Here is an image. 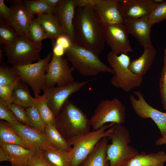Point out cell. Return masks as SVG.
Here are the masks:
<instances>
[{
  "mask_svg": "<svg viewBox=\"0 0 166 166\" xmlns=\"http://www.w3.org/2000/svg\"><path fill=\"white\" fill-rule=\"evenodd\" d=\"M73 43L99 56L106 42L105 26L93 6L76 7Z\"/></svg>",
  "mask_w": 166,
  "mask_h": 166,
  "instance_id": "obj_1",
  "label": "cell"
},
{
  "mask_svg": "<svg viewBox=\"0 0 166 166\" xmlns=\"http://www.w3.org/2000/svg\"><path fill=\"white\" fill-rule=\"evenodd\" d=\"M56 128L67 142L90 131V119L83 111L68 99L56 116Z\"/></svg>",
  "mask_w": 166,
  "mask_h": 166,
  "instance_id": "obj_2",
  "label": "cell"
},
{
  "mask_svg": "<svg viewBox=\"0 0 166 166\" xmlns=\"http://www.w3.org/2000/svg\"><path fill=\"white\" fill-rule=\"evenodd\" d=\"M111 144H108L107 158L110 166L126 165L139 153L129 145L131 138L128 129L122 124H115L113 129L107 137Z\"/></svg>",
  "mask_w": 166,
  "mask_h": 166,
  "instance_id": "obj_3",
  "label": "cell"
},
{
  "mask_svg": "<svg viewBox=\"0 0 166 166\" xmlns=\"http://www.w3.org/2000/svg\"><path fill=\"white\" fill-rule=\"evenodd\" d=\"M66 59L75 70L85 76H94L102 73L114 75L113 69L103 62L93 52L73 43L66 50Z\"/></svg>",
  "mask_w": 166,
  "mask_h": 166,
  "instance_id": "obj_4",
  "label": "cell"
},
{
  "mask_svg": "<svg viewBox=\"0 0 166 166\" xmlns=\"http://www.w3.org/2000/svg\"><path fill=\"white\" fill-rule=\"evenodd\" d=\"M114 123L105 124L100 128L90 131L68 142L72 148L69 152V166H79L104 137H108L113 129Z\"/></svg>",
  "mask_w": 166,
  "mask_h": 166,
  "instance_id": "obj_5",
  "label": "cell"
},
{
  "mask_svg": "<svg viewBox=\"0 0 166 166\" xmlns=\"http://www.w3.org/2000/svg\"><path fill=\"white\" fill-rule=\"evenodd\" d=\"M106 58L114 73L110 81L113 86L128 92L141 85L143 77L135 74L130 70V59L128 55L124 53L117 55L110 51Z\"/></svg>",
  "mask_w": 166,
  "mask_h": 166,
  "instance_id": "obj_6",
  "label": "cell"
},
{
  "mask_svg": "<svg viewBox=\"0 0 166 166\" xmlns=\"http://www.w3.org/2000/svg\"><path fill=\"white\" fill-rule=\"evenodd\" d=\"M41 49L28 35H19L15 43L11 45L4 46L3 50L8 63L12 65H24L41 59Z\"/></svg>",
  "mask_w": 166,
  "mask_h": 166,
  "instance_id": "obj_7",
  "label": "cell"
},
{
  "mask_svg": "<svg viewBox=\"0 0 166 166\" xmlns=\"http://www.w3.org/2000/svg\"><path fill=\"white\" fill-rule=\"evenodd\" d=\"M126 110L121 101L117 98L102 100L90 119L91 127L96 130L107 123L122 124L125 122Z\"/></svg>",
  "mask_w": 166,
  "mask_h": 166,
  "instance_id": "obj_8",
  "label": "cell"
},
{
  "mask_svg": "<svg viewBox=\"0 0 166 166\" xmlns=\"http://www.w3.org/2000/svg\"><path fill=\"white\" fill-rule=\"evenodd\" d=\"M53 56L49 53L45 58L37 62L24 65L13 67L19 75L21 80L29 86L35 98L40 96L46 80V70Z\"/></svg>",
  "mask_w": 166,
  "mask_h": 166,
  "instance_id": "obj_9",
  "label": "cell"
},
{
  "mask_svg": "<svg viewBox=\"0 0 166 166\" xmlns=\"http://www.w3.org/2000/svg\"><path fill=\"white\" fill-rule=\"evenodd\" d=\"M66 58L53 54L46 70V80L44 87L51 88L64 85L74 81L70 66Z\"/></svg>",
  "mask_w": 166,
  "mask_h": 166,
  "instance_id": "obj_10",
  "label": "cell"
},
{
  "mask_svg": "<svg viewBox=\"0 0 166 166\" xmlns=\"http://www.w3.org/2000/svg\"><path fill=\"white\" fill-rule=\"evenodd\" d=\"M93 80L74 81L64 85L51 88L44 87L42 90L46 94L48 105L55 116L70 96L80 91Z\"/></svg>",
  "mask_w": 166,
  "mask_h": 166,
  "instance_id": "obj_11",
  "label": "cell"
},
{
  "mask_svg": "<svg viewBox=\"0 0 166 166\" xmlns=\"http://www.w3.org/2000/svg\"><path fill=\"white\" fill-rule=\"evenodd\" d=\"M133 93L138 98L132 94L129 95V98L135 113L141 118L151 119L158 127L161 136H166V113L160 111L149 105L140 91H134Z\"/></svg>",
  "mask_w": 166,
  "mask_h": 166,
  "instance_id": "obj_12",
  "label": "cell"
},
{
  "mask_svg": "<svg viewBox=\"0 0 166 166\" xmlns=\"http://www.w3.org/2000/svg\"><path fill=\"white\" fill-rule=\"evenodd\" d=\"M0 146V161H9L12 166H30L39 150L15 144Z\"/></svg>",
  "mask_w": 166,
  "mask_h": 166,
  "instance_id": "obj_13",
  "label": "cell"
},
{
  "mask_svg": "<svg viewBox=\"0 0 166 166\" xmlns=\"http://www.w3.org/2000/svg\"><path fill=\"white\" fill-rule=\"evenodd\" d=\"M106 41L117 55L133 52L128 34L123 23L105 26Z\"/></svg>",
  "mask_w": 166,
  "mask_h": 166,
  "instance_id": "obj_14",
  "label": "cell"
},
{
  "mask_svg": "<svg viewBox=\"0 0 166 166\" xmlns=\"http://www.w3.org/2000/svg\"><path fill=\"white\" fill-rule=\"evenodd\" d=\"M159 3L152 0H119V9L123 19L148 16Z\"/></svg>",
  "mask_w": 166,
  "mask_h": 166,
  "instance_id": "obj_15",
  "label": "cell"
},
{
  "mask_svg": "<svg viewBox=\"0 0 166 166\" xmlns=\"http://www.w3.org/2000/svg\"><path fill=\"white\" fill-rule=\"evenodd\" d=\"M11 13L7 25L11 26L18 35H28L33 17L23 3L22 0L10 1Z\"/></svg>",
  "mask_w": 166,
  "mask_h": 166,
  "instance_id": "obj_16",
  "label": "cell"
},
{
  "mask_svg": "<svg viewBox=\"0 0 166 166\" xmlns=\"http://www.w3.org/2000/svg\"><path fill=\"white\" fill-rule=\"evenodd\" d=\"M148 16L123 19V24L128 34L134 37L144 48L152 45L150 37L152 25L149 22Z\"/></svg>",
  "mask_w": 166,
  "mask_h": 166,
  "instance_id": "obj_17",
  "label": "cell"
},
{
  "mask_svg": "<svg viewBox=\"0 0 166 166\" xmlns=\"http://www.w3.org/2000/svg\"><path fill=\"white\" fill-rule=\"evenodd\" d=\"M7 123L22 139L34 148L43 150L52 146L47 141L45 134L34 128L20 122L13 124Z\"/></svg>",
  "mask_w": 166,
  "mask_h": 166,
  "instance_id": "obj_18",
  "label": "cell"
},
{
  "mask_svg": "<svg viewBox=\"0 0 166 166\" xmlns=\"http://www.w3.org/2000/svg\"><path fill=\"white\" fill-rule=\"evenodd\" d=\"M119 0H96L93 7L105 26L123 23Z\"/></svg>",
  "mask_w": 166,
  "mask_h": 166,
  "instance_id": "obj_19",
  "label": "cell"
},
{
  "mask_svg": "<svg viewBox=\"0 0 166 166\" xmlns=\"http://www.w3.org/2000/svg\"><path fill=\"white\" fill-rule=\"evenodd\" d=\"M76 7L74 0H62L54 14L59 20L65 34L74 41L73 22Z\"/></svg>",
  "mask_w": 166,
  "mask_h": 166,
  "instance_id": "obj_20",
  "label": "cell"
},
{
  "mask_svg": "<svg viewBox=\"0 0 166 166\" xmlns=\"http://www.w3.org/2000/svg\"><path fill=\"white\" fill-rule=\"evenodd\" d=\"M142 54L137 58L130 61V70L134 73L143 77L150 69L154 62L156 51L153 45L146 47Z\"/></svg>",
  "mask_w": 166,
  "mask_h": 166,
  "instance_id": "obj_21",
  "label": "cell"
},
{
  "mask_svg": "<svg viewBox=\"0 0 166 166\" xmlns=\"http://www.w3.org/2000/svg\"><path fill=\"white\" fill-rule=\"evenodd\" d=\"M108 141L107 137L101 139L79 166H110L107 155Z\"/></svg>",
  "mask_w": 166,
  "mask_h": 166,
  "instance_id": "obj_22",
  "label": "cell"
},
{
  "mask_svg": "<svg viewBox=\"0 0 166 166\" xmlns=\"http://www.w3.org/2000/svg\"><path fill=\"white\" fill-rule=\"evenodd\" d=\"M35 19L42 25L49 38L54 40L65 34L59 20L54 14L38 15Z\"/></svg>",
  "mask_w": 166,
  "mask_h": 166,
  "instance_id": "obj_23",
  "label": "cell"
},
{
  "mask_svg": "<svg viewBox=\"0 0 166 166\" xmlns=\"http://www.w3.org/2000/svg\"><path fill=\"white\" fill-rule=\"evenodd\" d=\"M166 163V153L161 151L146 154L142 152L132 158L126 166H164Z\"/></svg>",
  "mask_w": 166,
  "mask_h": 166,
  "instance_id": "obj_24",
  "label": "cell"
},
{
  "mask_svg": "<svg viewBox=\"0 0 166 166\" xmlns=\"http://www.w3.org/2000/svg\"><path fill=\"white\" fill-rule=\"evenodd\" d=\"M2 144H15L27 149H35L22 139L6 122L2 121L0 122V145Z\"/></svg>",
  "mask_w": 166,
  "mask_h": 166,
  "instance_id": "obj_25",
  "label": "cell"
},
{
  "mask_svg": "<svg viewBox=\"0 0 166 166\" xmlns=\"http://www.w3.org/2000/svg\"><path fill=\"white\" fill-rule=\"evenodd\" d=\"M28 85L21 80L14 86L11 94L12 103L25 109L33 105Z\"/></svg>",
  "mask_w": 166,
  "mask_h": 166,
  "instance_id": "obj_26",
  "label": "cell"
},
{
  "mask_svg": "<svg viewBox=\"0 0 166 166\" xmlns=\"http://www.w3.org/2000/svg\"><path fill=\"white\" fill-rule=\"evenodd\" d=\"M45 159L53 166H69V152L48 146L42 150Z\"/></svg>",
  "mask_w": 166,
  "mask_h": 166,
  "instance_id": "obj_27",
  "label": "cell"
},
{
  "mask_svg": "<svg viewBox=\"0 0 166 166\" xmlns=\"http://www.w3.org/2000/svg\"><path fill=\"white\" fill-rule=\"evenodd\" d=\"M31 99L45 125L54 124L56 116L48 105L45 94L44 93L37 98L32 96Z\"/></svg>",
  "mask_w": 166,
  "mask_h": 166,
  "instance_id": "obj_28",
  "label": "cell"
},
{
  "mask_svg": "<svg viewBox=\"0 0 166 166\" xmlns=\"http://www.w3.org/2000/svg\"><path fill=\"white\" fill-rule=\"evenodd\" d=\"M47 140L52 146L57 148L70 151L72 147L69 145L67 142L58 131L54 124L46 126L45 133Z\"/></svg>",
  "mask_w": 166,
  "mask_h": 166,
  "instance_id": "obj_29",
  "label": "cell"
},
{
  "mask_svg": "<svg viewBox=\"0 0 166 166\" xmlns=\"http://www.w3.org/2000/svg\"><path fill=\"white\" fill-rule=\"evenodd\" d=\"M23 2L33 16L35 14H54L56 7L50 6L42 0H25Z\"/></svg>",
  "mask_w": 166,
  "mask_h": 166,
  "instance_id": "obj_30",
  "label": "cell"
},
{
  "mask_svg": "<svg viewBox=\"0 0 166 166\" xmlns=\"http://www.w3.org/2000/svg\"><path fill=\"white\" fill-rule=\"evenodd\" d=\"M28 35L34 43L41 47L42 40L49 38L42 25L35 19H33L30 23Z\"/></svg>",
  "mask_w": 166,
  "mask_h": 166,
  "instance_id": "obj_31",
  "label": "cell"
},
{
  "mask_svg": "<svg viewBox=\"0 0 166 166\" xmlns=\"http://www.w3.org/2000/svg\"><path fill=\"white\" fill-rule=\"evenodd\" d=\"M18 35L11 26L0 22V42L4 46H9L14 44L18 39Z\"/></svg>",
  "mask_w": 166,
  "mask_h": 166,
  "instance_id": "obj_32",
  "label": "cell"
},
{
  "mask_svg": "<svg viewBox=\"0 0 166 166\" xmlns=\"http://www.w3.org/2000/svg\"><path fill=\"white\" fill-rule=\"evenodd\" d=\"M20 80V76L13 66H0V85H15Z\"/></svg>",
  "mask_w": 166,
  "mask_h": 166,
  "instance_id": "obj_33",
  "label": "cell"
},
{
  "mask_svg": "<svg viewBox=\"0 0 166 166\" xmlns=\"http://www.w3.org/2000/svg\"><path fill=\"white\" fill-rule=\"evenodd\" d=\"M25 109L32 127L45 134L46 125L34 105Z\"/></svg>",
  "mask_w": 166,
  "mask_h": 166,
  "instance_id": "obj_34",
  "label": "cell"
},
{
  "mask_svg": "<svg viewBox=\"0 0 166 166\" xmlns=\"http://www.w3.org/2000/svg\"><path fill=\"white\" fill-rule=\"evenodd\" d=\"M148 17L149 22L152 25L166 19V1L158 4Z\"/></svg>",
  "mask_w": 166,
  "mask_h": 166,
  "instance_id": "obj_35",
  "label": "cell"
},
{
  "mask_svg": "<svg viewBox=\"0 0 166 166\" xmlns=\"http://www.w3.org/2000/svg\"><path fill=\"white\" fill-rule=\"evenodd\" d=\"M159 86L162 103L166 110V48L164 50V64L159 82Z\"/></svg>",
  "mask_w": 166,
  "mask_h": 166,
  "instance_id": "obj_36",
  "label": "cell"
},
{
  "mask_svg": "<svg viewBox=\"0 0 166 166\" xmlns=\"http://www.w3.org/2000/svg\"><path fill=\"white\" fill-rule=\"evenodd\" d=\"M0 119L13 124L20 122L6 103L0 98Z\"/></svg>",
  "mask_w": 166,
  "mask_h": 166,
  "instance_id": "obj_37",
  "label": "cell"
},
{
  "mask_svg": "<svg viewBox=\"0 0 166 166\" xmlns=\"http://www.w3.org/2000/svg\"><path fill=\"white\" fill-rule=\"evenodd\" d=\"M10 109L20 123L32 127L24 108L12 103Z\"/></svg>",
  "mask_w": 166,
  "mask_h": 166,
  "instance_id": "obj_38",
  "label": "cell"
},
{
  "mask_svg": "<svg viewBox=\"0 0 166 166\" xmlns=\"http://www.w3.org/2000/svg\"><path fill=\"white\" fill-rule=\"evenodd\" d=\"M11 13V10L5 5L3 0H0V15L2 22L7 24L9 21Z\"/></svg>",
  "mask_w": 166,
  "mask_h": 166,
  "instance_id": "obj_39",
  "label": "cell"
},
{
  "mask_svg": "<svg viewBox=\"0 0 166 166\" xmlns=\"http://www.w3.org/2000/svg\"><path fill=\"white\" fill-rule=\"evenodd\" d=\"M54 40L55 43L63 47L65 50L71 46L73 43L70 38L65 34L59 36Z\"/></svg>",
  "mask_w": 166,
  "mask_h": 166,
  "instance_id": "obj_40",
  "label": "cell"
},
{
  "mask_svg": "<svg viewBox=\"0 0 166 166\" xmlns=\"http://www.w3.org/2000/svg\"><path fill=\"white\" fill-rule=\"evenodd\" d=\"M30 166H53L44 159L42 150H39Z\"/></svg>",
  "mask_w": 166,
  "mask_h": 166,
  "instance_id": "obj_41",
  "label": "cell"
},
{
  "mask_svg": "<svg viewBox=\"0 0 166 166\" xmlns=\"http://www.w3.org/2000/svg\"><path fill=\"white\" fill-rule=\"evenodd\" d=\"M76 7L93 6L96 0H74Z\"/></svg>",
  "mask_w": 166,
  "mask_h": 166,
  "instance_id": "obj_42",
  "label": "cell"
},
{
  "mask_svg": "<svg viewBox=\"0 0 166 166\" xmlns=\"http://www.w3.org/2000/svg\"><path fill=\"white\" fill-rule=\"evenodd\" d=\"M53 45V54L58 57H62L65 54V50L61 46L55 43Z\"/></svg>",
  "mask_w": 166,
  "mask_h": 166,
  "instance_id": "obj_43",
  "label": "cell"
},
{
  "mask_svg": "<svg viewBox=\"0 0 166 166\" xmlns=\"http://www.w3.org/2000/svg\"><path fill=\"white\" fill-rule=\"evenodd\" d=\"M47 4L52 6L56 7L62 2V0H42Z\"/></svg>",
  "mask_w": 166,
  "mask_h": 166,
  "instance_id": "obj_44",
  "label": "cell"
},
{
  "mask_svg": "<svg viewBox=\"0 0 166 166\" xmlns=\"http://www.w3.org/2000/svg\"><path fill=\"white\" fill-rule=\"evenodd\" d=\"M156 145H160L166 144V136H161L157 139L155 142Z\"/></svg>",
  "mask_w": 166,
  "mask_h": 166,
  "instance_id": "obj_45",
  "label": "cell"
},
{
  "mask_svg": "<svg viewBox=\"0 0 166 166\" xmlns=\"http://www.w3.org/2000/svg\"><path fill=\"white\" fill-rule=\"evenodd\" d=\"M126 166V165H122V166Z\"/></svg>",
  "mask_w": 166,
  "mask_h": 166,
  "instance_id": "obj_46",
  "label": "cell"
}]
</instances>
